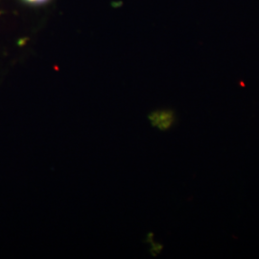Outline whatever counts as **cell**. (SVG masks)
<instances>
[{
    "mask_svg": "<svg viewBox=\"0 0 259 259\" xmlns=\"http://www.w3.org/2000/svg\"><path fill=\"white\" fill-rule=\"evenodd\" d=\"M25 2H27L29 4H33V5H40V4H45L49 0H24Z\"/></svg>",
    "mask_w": 259,
    "mask_h": 259,
    "instance_id": "6da1fadb",
    "label": "cell"
}]
</instances>
